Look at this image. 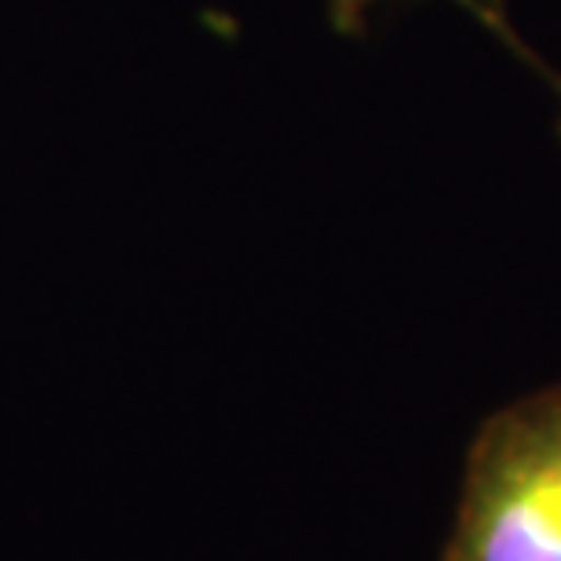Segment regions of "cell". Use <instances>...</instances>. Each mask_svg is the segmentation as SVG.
Returning a JSON list of instances; mask_svg holds the SVG:
<instances>
[{
  "label": "cell",
  "instance_id": "obj_2",
  "mask_svg": "<svg viewBox=\"0 0 561 561\" xmlns=\"http://www.w3.org/2000/svg\"><path fill=\"white\" fill-rule=\"evenodd\" d=\"M540 77L547 81V88L554 92V106H558V117H554V121H558V139H561V73H554L551 66H543Z\"/></svg>",
  "mask_w": 561,
  "mask_h": 561
},
{
  "label": "cell",
  "instance_id": "obj_1",
  "mask_svg": "<svg viewBox=\"0 0 561 561\" xmlns=\"http://www.w3.org/2000/svg\"><path fill=\"white\" fill-rule=\"evenodd\" d=\"M437 561H561V379L478 423Z\"/></svg>",
  "mask_w": 561,
  "mask_h": 561
}]
</instances>
